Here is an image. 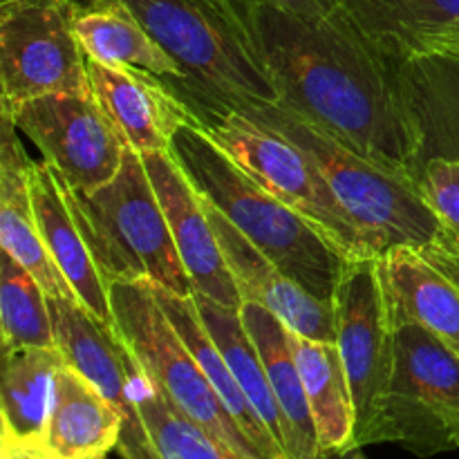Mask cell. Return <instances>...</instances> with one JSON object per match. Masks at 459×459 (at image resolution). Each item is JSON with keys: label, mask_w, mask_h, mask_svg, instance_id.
<instances>
[{"label": "cell", "mask_w": 459, "mask_h": 459, "mask_svg": "<svg viewBox=\"0 0 459 459\" xmlns=\"http://www.w3.org/2000/svg\"><path fill=\"white\" fill-rule=\"evenodd\" d=\"M74 202L85 238L108 281L195 296L139 152L126 148L115 179L90 195L74 193Z\"/></svg>", "instance_id": "obj_5"}, {"label": "cell", "mask_w": 459, "mask_h": 459, "mask_svg": "<svg viewBox=\"0 0 459 459\" xmlns=\"http://www.w3.org/2000/svg\"><path fill=\"white\" fill-rule=\"evenodd\" d=\"M170 155L202 197L218 206L267 258L332 303L348 260L294 209L236 164L200 126H182Z\"/></svg>", "instance_id": "obj_3"}, {"label": "cell", "mask_w": 459, "mask_h": 459, "mask_svg": "<svg viewBox=\"0 0 459 459\" xmlns=\"http://www.w3.org/2000/svg\"><path fill=\"white\" fill-rule=\"evenodd\" d=\"M81 0H0V110L54 92H92L76 36Z\"/></svg>", "instance_id": "obj_9"}, {"label": "cell", "mask_w": 459, "mask_h": 459, "mask_svg": "<svg viewBox=\"0 0 459 459\" xmlns=\"http://www.w3.org/2000/svg\"><path fill=\"white\" fill-rule=\"evenodd\" d=\"M0 459H12L9 455H4V453H0Z\"/></svg>", "instance_id": "obj_35"}, {"label": "cell", "mask_w": 459, "mask_h": 459, "mask_svg": "<svg viewBox=\"0 0 459 459\" xmlns=\"http://www.w3.org/2000/svg\"><path fill=\"white\" fill-rule=\"evenodd\" d=\"M65 363L61 348H22L3 354V442L16 446L43 444L54 384Z\"/></svg>", "instance_id": "obj_23"}, {"label": "cell", "mask_w": 459, "mask_h": 459, "mask_svg": "<svg viewBox=\"0 0 459 459\" xmlns=\"http://www.w3.org/2000/svg\"><path fill=\"white\" fill-rule=\"evenodd\" d=\"M142 160L169 220L184 269L195 287V294L215 300L224 307L240 309L245 299L238 290V282L229 269L200 195L184 175L182 166L170 155V151L146 152Z\"/></svg>", "instance_id": "obj_14"}, {"label": "cell", "mask_w": 459, "mask_h": 459, "mask_svg": "<svg viewBox=\"0 0 459 459\" xmlns=\"http://www.w3.org/2000/svg\"><path fill=\"white\" fill-rule=\"evenodd\" d=\"M332 305L336 348L352 393V453H357L370 442L394 372V318L379 255L348 260Z\"/></svg>", "instance_id": "obj_10"}, {"label": "cell", "mask_w": 459, "mask_h": 459, "mask_svg": "<svg viewBox=\"0 0 459 459\" xmlns=\"http://www.w3.org/2000/svg\"><path fill=\"white\" fill-rule=\"evenodd\" d=\"M31 197L40 236L49 258L63 273L76 300L92 316L106 325H115L110 305V281L92 254L79 213L74 191L49 161H40L31 169Z\"/></svg>", "instance_id": "obj_17"}, {"label": "cell", "mask_w": 459, "mask_h": 459, "mask_svg": "<svg viewBox=\"0 0 459 459\" xmlns=\"http://www.w3.org/2000/svg\"><path fill=\"white\" fill-rule=\"evenodd\" d=\"M124 3L178 63L179 81L166 85L195 119L202 110H242L281 101L242 0Z\"/></svg>", "instance_id": "obj_2"}, {"label": "cell", "mask_w": 459, "mask_h": 459, "mask_svg": "<svg viewBox=\"0 0 459 459\" xmlns=\"http://www.w3.org/2000/svg\"><path fill=\"white\" fill-rule=\"evenodd\" d=\"M397 83L415 142V178L435 157H459V58L397 63Z\"/></svg>", "instance_id": "obj_20"}, {"label": "cell", "mask_w": 459, "mask_h": 459, "mask_svg": "<svg viewBox=\"0 0 459 459\" xmlns=\"http://www.w3.org/2000/svg\"><path fill=\"white\" fill-rule=\"evenodd\" d=\"M394 323H417L459 354V240L453 233L379 255Z\"/></svg>", "instance_id": "obj_13"}, {"label": "cell", "mask_w": 459, "mask_h": 459, "mask_svg": "<svg viewBox=\"0 0 459 459\" xmlns=\"http://www.w3.org/2000/svg\"><path fill=\"white\" fill-rule=\"evenodd\" d=\"M290 339L316 421L321 455H348L354 439V403L339 348L336 343L305 339L291 330Z\"/></svg>", "instance_id": "obj_26"}, {"label": "cell", "mask_w": 459, "mask_h": 459, "mask_svg": "<svg viewBox=\"0 0 459 459\" xmlns=\"http://www.w3.org/2000/svg\"><path fill=\"white\" fill-rule=\"evenodd\" d=\"M112 321L155 388L193 424L242 459H264L224 402L148 285L110 282Z\"/></svg>", "instance_id": "obj_7"}, {"label": "cell", "mask_w": 459, "mask_h": 459, "mask_svg": "<svg viewBox=\"0 0 459 459\" xmlns=\"http://www.w3.org/2000/svg\"><path fill=\"white\" fill-rule=\"evenodd\" d=\"M247 3L272 4V7L307 18V21H323L339 9V0H247Z\"/></svg>", "instance_id": "obj_31"}, {"label": "cell", "mask_w": 459, "mask_h": 459, "mask_svg": "<svg viewBox=\"0 0 459 459\" xmlns=\"http://www.w3.org/2000/svg\"><path fill=\"white\" fill-rule=\"evenodd\" d=\"M151 290L152 294H155L160 307L164 309L169 321L173 323L178 334L182 336V341L186 343V348L191 350L195 361L200 363L206 379L211 381L215 393L220 394V399L224 402L227 411L231 412L233 420L238 421L242 433L254 442V446L258 448L260 455L264 459H290L282 453V448L278 446L276 439L272 437L267 426L263 424L258 412L254 411L249 399L245 397L242 388L238 385L236 377H233L231 368H229L227 359H224L222 350L218 348V343H215L213 336L206 330L204 321H202L195 296H179L173 294V291L161 290V287H151Z\"/></svg>", "instance_id": "obj_25"}, {"label": "cell", "mask_w": 459, "mask_h": 459, "mask_svg": "<svg viewBox=\"0 0 459 459\" xmlns=\"http://www.w3.org/2000/svg\"><path fill=\"white\" fill-rule=\"evenodd\" d=\"M195 303L206 330L213 336L218 348L222 350L238 385H240L245 397L249 399L254 411L258 412L263 424L267 426L272 437L276 439V444L287 455L285 429H282L281 411H278V403L276 397H273L272 384H269L267 370H264L263 357H260L254 339H251L245 323H242L240 309L224 307V305L204 299L200 294H195Z\"/></svg>", "instance_id": "obj_27"}, {"label": "cell", "mask_w": 459, "mask_h": 459, "mask_svg": "<svg viewBox=\"0 0 459 459\" xmlns=\"http://www.w3.org/2000/svg\"><path fill=\"white\" fill-rule=\"evenodd\" d=\"M76 36L88 58L112 67H134L179 81V67L161 45L143 30L124 0H83L76 13Z\"/></svg>", "instance_id": "obj_24"}, {"label": "cell", "mask_w": 459, "mask_h": 459, "mask_svg": "<svg viewBox=\"0 0 459 459\" xmlns=\"http://www.w3.org/2000/svg\"><path fill=\"white\" fill-rule=\"evenodd\" d=\"M0 453H4V455L12 459H58L52 451L45 448V444H39V446H16V444L3 442Z\"/></svg>", "instance_id": "obj_32"}, {"label": "cell", "mask_w": 459, "mask_h": 459, "mask_svg": "<svg viewBox=\"0 0 459 459\" xmlns=\"http://www.w3.org/2000/svg\"><path fill=\"white\" fill-rule=\"evenodd\" d=\"M119 411L81 375L65 363L54 384L52 411L45 429V448L58 459L106 457L119 446Z\"/></svg>", "instance_id": "obj_22"}, {"label": "cell", "mask_w": 459, "mask_h": 459, "mask_svg": "<svg viewBox=\"0 0 459 459\" xmlns=\"http://www.w3.org/2000/svg\"><path fill=\"white\" fill-rule=\"evenodd\" d=\"M0 247L39 281L49 299H76L45 249L31 197V169L12 117L0 112Z\"/></svg>", "instance_id": "obj_19"}, {"label": "cell", "mask_w": 459, "mask_h": 459, "mask_svg": "<svg viewBox=\"0 0 459 459\" xmlns=\"http://www.w3.org/2000/svg\"><path fill=\"white\" fill-rule=\"evenodd\" d=\"M54 334L65 361L79 370L124 420L119 453L124 459H160L137 408L142 366L115 325H106L76 299H49Z\"/></svg>", "instance_id": "obj_12"}, {"label": "cell", "mask_w": 459, "mask_h": 459, "mask_svg": "<svg viewBox=\"0 0 459 459\" xmlns=\"http://www.w3.org/2000/svg\"><path fill=\"white\" fill-rule=\"evenodd\" d=\"M137 408L160 459H242L182 415L146 372L137 385Z\"/></svg>", "instance_id": "obj_29"}, {"label": "cell", "mask_w": 459, "mask_h": 459, "mask_svg": "<svg viewBox=\"0 0 459 459\" xmlns=\"http://www.w3.org/2000/svg\"><path fill=\"white\" fill-rule=\"evenodd\" d=\"M339 9L394 63L451 54L459 45V0H339Z\"/></svg>", "instance_id": "obj_18"}, {"label": "cell", "mask_w": 459, "mask_h": 459, "mask_svg": "<svg viewBox=\"0 0 459 459\" xmlns=\"http://www.w3.org/2000/svg\"><path fill=\"white\" fill-rule=\"evenodd\" d=\"M354 459H366V457H363V455H361V453H359V451H357V453H354Z\"/></svg>", "instance_id": "obj_34"}, {"label": "cell", "mask_w": 459, "mask_h": 459, "mask_svg": "<svg viewBox=\"0 0 459 459\" xmlns=\"http://www.w3.org/2000/svg\"><path fill=\"white\" fill-rule=\"evenodd\" d=\"M0 112L12 117L79 195L106 186L124 164L128 146L92 92L45 94Z\"/></svg>", "instance_id": "obj_11"}, {"label": "cell", "mask_w": 459, "mask_h": 459, "mask_svg": "<svg viewBox=\"0 0 459 459\" xmlns=\"http://www.w3.org/2000/svg\"><path fill=\"white\" fill-rule=\"evenodd\" d=\"M372 444L417 457L459 448V354L417 323H394V372Z\"/></svg>", "instance_id": "obj_8"}, {"label": "cell", "mask_w": 459, "mask_h": 459, "mask_svg": "<svg viewBox=\"0 0 459 459\" xmlns=\"http://www.w3.org/2000/svg\"><path fill=\"white\" fill-rule=\"evenodd\" d=\"M0 332L3 354L22 348H58L49 296L4 251L0 260Z\"/></svg>", "instance_id": "obj_28"}, {"label": "cell", "mask_w": 459, "mask_h": 459, "mask_svg": "<svg viewBox=\"0 0 459 459\" xmlns=\"http://www.w3.org/2000/svg\"><path fill=\"white\" fill-rule=\"evenodd\" d=\"M94 459H106V457H94Z\"/></svg>", "instance_id": "obj_36"}, {"label": "cell", "mask_w": 459, "mask_h": 459, "mask_svg": "<svg viewBox=\"0 0 459 459\" xmlns=\"http://www.w3.org/2000/svg\"><path fill=\"white\" fill-rule=\"evenodd\" d=\"M421 197L459 240V157H435L417 175Z\"/></svg>", "instance_id": "obj_30"}, {"label": "cell", "mask_w": 459, "mask_h": 459, "mask_svg": "<svg viewBox=\"0 0 459 459\" xmlns=\"http://www.w3.org/2000/svg\"><path fill=\"white\" fill-rule=\"evenodd\" d=\"M240 314L247 332L263 357L264 370H267L269 384H272L273 397L281 411L287 457L323 459L316 421H314L303 377H300L294 348H291L290 327L276 314L254 300H245Z\"/></svg>", "instance_id": "obj_21"}, {"label": "cell", "mask_w": 459, "mask_h": 459, "mask_svg": "<svg viewBox=\"0 0 459 459\" xmlns=\"http://www.w3.org/2000/svg\"><path fill=\"white\" fill-rule=\"evenodd\" d=\"M258 52L281 101L390 173L417 182L415 142L397 83V63L379 52L341 9L307 21L247 3Z\"/></svg>", "instance_id": "obj_1"}, {"label": "cell", "mask_w": 459, "mask_h": 459, "mask_svg": "<svg viewBox=\"0 0 459 459\" xmlns=\"http://www.w3.org/2000/svg\"><path fill=\"white\" fill-rule=\"evenodd\" d=\"M88 76L92 94L126 146L139 155L169 152L182 126H197L191 108L151 72L103 65L88 58Z\"/></svg>", "instance_id": "obj_16"}, {"label": "cell", "mask_w": 459, "mask_h": 459, "mask_svg": "<svg viewBox=\"0 0 459 459\" xmlns=\"http://www.w3.org/2000/svg\"><path fill=\"white\" fill-rule=\"evenodd\" d=\"M448 56H455V58H459V45H457V48H455V49H453V52H451V54H448Z\"/></svg>", "instance_id": "obj_33"}, {"label": "cell", "mask_w": 459, "mask_h": 459, "mask_svg": "<svg viewBox=\"0 0 459 459\" xmlns=\"http://www.w3.org/2000/svg\"><path fill=\"white\" fill-rule=\"evenodd\" d=\"M200 200L213 224L215 236H218L242 299L267 307L291 332L305 336V339L336 343L334 305L309 294L290 273L282 272L272 258H267L218 206L211 204L202 195Z\"/></svg>", "instance_id": "obj_15"}, {"label": "cell", "mask_w": 459, "mask_h": 459, "mask_svg": "<svg viewBox=\"0 0 459 459\" xmlns=\"http://www.w3.org/2000/svg\"><path fill=\"white\" fill-rule=\"evenodd\" d=\"M240 112L312 157L336 200L379 255L394 245H420L451 233L421 197L417 182L375 164L285 103L247 106Z\"/></svg>", "instance_id": "obj_4"}, {"label": "cell", "mask_w": 459, "mask_h": 459, "mask_svg": "<svg viewBox=\"0 0 459 459\" xmlns=\"http://www.w3.org/2000/svg\"><path fill=\"white\" fill-rule=\"evenodd\" d=\"M197 126L272 195L303 215L345 260L375 258L363 229L336 200L312 157L240 110H202Z\"/></svg>", "instance_id": "obj_6"}]
</instances>
